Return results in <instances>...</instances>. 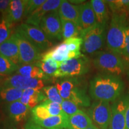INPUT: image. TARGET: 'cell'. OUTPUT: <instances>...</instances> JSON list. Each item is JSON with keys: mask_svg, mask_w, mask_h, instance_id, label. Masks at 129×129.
Segmentation results:
<instances>
[{"mask_svg": "<svg viewBox=\"0 0 129 129\" xmlns=\"http://www.w3.org/2000/svg\"><path fill=\"white\" fill-rule=\"evenodd\" d=\"M34 63L39 67L46 75L50 77L54 76L55 72L60 66V64L51 58H43Z\"/></svg>", "mask_w": 129, "mask_h": 129, "instance_id": "26", "label": "cell"}, {"mask_svg": "<svg viewBox=\"0 0 129 129\" xmlns=\"http://www.w3.org/2000/svg\"><path fill=\"white\" fill-rule=\"evenodd\" d=\"M13 34L19 47L20 65L34 63L41 60L42 53L38 48L20 32L15 30Z\"/></svg>", "mask_w": 129, "mask_h": 129, "instance_id": "9", "label": "cell"}, {"mask_svg": "<svg viewBox=\"0 0 129 129\" xmlns=\"http://www.w3.org/2000/svg\"><path fill=\"white\" fill-rule=\"evenodd\" d=\"M96 23V17L90 1L79 6V26L81 30L87 29Z\"/></svg>", "mask_w": 129, "mask_h": 129, "instance_id": "16", "label": "cell"}, {"mask_svg": "<svg viewBox=\"0 0 129 129\" xmlns=\"http://www.w3.org/2000/svg\"><path fill=\"white\" fill-rule=\"evenodd\" d=\"M86 129H100V128H98V127L96 126V125H95L94 124H93L90 125V127H88V128H87Z\"/></svg>", "mask_w": 129, "mask_h": 129, "instance_id": "42", "label": "cell"}, {"mask_svg": "<svg viewBox=\"0 0 129 129\" xmlns=\"http://www.w3.org/2000/svg\"><path fill=\"white\" fill-rule=\"evenodd\" d=\"M12 24L2 16L0 19V46L12 35Z\"/></svg>", "mask_w": 129, "mask_h": 129, "instance_id": "31", "label": "cell"}, {"mask_svg": "<svg viewBox=\"0 0 129 129\" xmlns=\"http://www.w3.org/2000/svg\"><path fill=\"white\" fill-rule=\"evenodd\" d=\"M43 91L47 99L53 102L62 104L63 99L61 97L58 91L57 88L55 85H48L43 88Z\"/></svg>", "mask_w": 129, "mask_h": 129, "instance_id": "30", "label": "cell"}, {"mask_svg": "<svg viewBox=\"0 0 129 129\" xmlns=\"http://www.w3.org/2000/svg\"><path fill=\"white\" fill-rule=\"evenodd\" d=\"M68 45L70 53H81L83 40L80 37H74L63 41Z\"/></svg>", "mask_w": 129, "mask_h": 129, "instance_id": "35", "label": "cell"}, {"mask_svg": "<svg viewBox=\"0 0 129 129\" xmlns=\"http://www.w3.org/2000/svg\"><path fill=\"white\" fill-rule=\"evenodd\" d=\"M16 30L23 35L41 51L50 49L53 45L51 40L39 26L23 23L17 26Z\"/></svg>", "mask_w": 129, "mask_h": 129, "instance_id": "7", "label": "cell"}, {"mask_svg": "<svg viewBox=\"0 0 129 129\" xmlns=\"http://www.w3.org/2000/svg\"><path fill=\"white\" fill-rule=\"evenodd\" d=\"M88 116L100 129H109L111 119V105L109 102L96 101L90 105Z\"/></svg>", "mask_w": 129, "mask_h": 129, "instance_id": "8", "label": "cell"}, {"mask_svg": "<svg viewBox=\"0 0 129 129\" xmlns=\"http://www.w3.org/2000/svg\"><path fill=\"white\" fill-rule=\"evenodd\" d=\"M16 74L29 78H37L47 81L50 80L51 77H48L44 72L38 67L34 63L30 64H21L19 66Z\"/></svg>", "mask_w": 129, "mask_h": 129, "instance_id": "22", "label": "cell"}, {"mask_svg": "<svg viewBox=\"0 0 129 129\" xmlns=\"http://www.w3.org/2000/svg\"><path fill=\"white\" fill-rule=\"evenodd\" d=\"M10 1V0H0V13L4 14L7 12Z\"/></svg>", "mask_w": 129, "mask_h": 129, "instance_id": "38", "label": "cell"}, {"mask_svg": "<svg viewBox=\"0 0 129 129\" xmlns=\"http://www.w3.org/2000/svg\"><path fill=\"white\" fill-rule=\"evenodd\" d=\"M124 83L119 76L99 74L90 82V96L94 101L114 102L122 96Z\"/></svg>", "mask_w": 129, "mask_h": 129, "instance_id": "1", "label": "cell"}, {"mask_svg": "<svg viewBox=\"0 0 129 129\" xmlns=\"http://www.w3.org/2000/svg\"><path fill=\"white\" fill-rule=\"evenodd\" d=\"M31 115L32 121L43 120L50 117V114L48 109L41 104L37 105L31 109Z\"/></svg>", "mask_w": 129, "mask_h": 129, "instance_id": "32", "label": "cell"}, {"mask_svg": "<svg viewBox=\"0 0 129 129\" xmlns=\"http://www.w3.org/2000/svg\"><path fill=\"white\" fill-rule=\"evenodd\" d=\"M41 105L48 109L51 116H57L64 114V112L62 110L61 105L57 104V103L53 102L47 99L43 102H42Z\"/></svg>", "mask_w": 129, "mask_h": 129, "instance_id": "33", "label": "cell"}, {"mask_svg": "<svg viewBox=\"0 0 129 129\" xmlns=\"http://www.w3.org/2000/svg\"><path fill=\"white\" fill-rule=\"evenodd\" d=\"M6 111L13 121L19 123L26 120L31 112V109L18 101L7 104Z\"/></svg>", "mask_w": 129, "mask_h": 129, "instance_id": "14", "label": "cell"}, {"mask_svg": "<svg viewBox=\"0 0 129 129\" xmlns=\"http://www.w3.org/2000/svg\"><path fill=\"white\" fill-rule=\"evenodd\" d=\"M45 2L46 0H26L23 17L27 18Z\"/></svg>", "mask_w": 129, "mask_h": 129, "instance_id": "34", "label": "cell"}, {"mask_svg": "<svg viewBox=\"0 0 129 129\" xmlns=\"http://www.w3.org/2000/svg\"><path fill=\"white\" fill-rule=\"evenodd\" d=\"M106 25L96 23L91 28L82 30L80 38L83 40L81 50L87 54H94L104 46L106 37Z\"/></svg>", "mask_w": 129, "mask_h": 129, "instance_id": "5", "label": "cell"}, {"mask_svg": "<svg viewBox=\"0 0 129 129\" xmlns=\"http://www.w3.org/2000/svg\"><path fill=\"white\" fill-rule=\"evenodd\" d=\"M25 4L26 0H12L7 12L3 16L12 25L19 22L24 16Z\"/></svg>", "mask_w": 129, "mask_h": 129, "instance_id": "17", "label": "cell"}, {"mask_svg": "<svg viewBox=\"0 0 129 129\" xmlns=\"http://www.w3.org/2000/svg\"><path fill=\"white\" fill-rule=\"evenodd\" d=\"M127 76H128V81H129V71H127Z\"/></svg>", "mask_w": 129, "mask_h": 129, "instance_id": "43", "label": "cell"}, {"mask_svg": "<svg viewBox=\"0 0 129 129\" xmlns=\"http://www.w3.org/2000/svg\"><path fill=\"white\" fill-rule=\"evenodd\" d=\"M62 20L72 21L79 26V6L72 4L68 1L63 0L57 10Z\"/></svg>", "mask_w": 129, "mask_h": 129, "instance_id": "20", "label": "cell"}, {"mask_svg": "<svg viewBox=\"0 0 129 129\" xmlns=\"http://www.w3.org/2000/svg\"><path fill=\"white\" fill-rule=\"evenodd\" d=\"M55 86L63 100L71 101L78 106L88 107L90 98L87 93V84L81 77L60 78L55 81Z\"/></svg>", "mask_w": 129, "mask_h": 129, "instance_id": "2", "label": "cell"}, {"mask_svg": "<svg viewBox=\"0 0 129 129\" xmlns=\"http://www.w3.org/2000/svg\"><path fill=\"white\" fill-rule=\"evenodd\" d=\"M69 53L68 45L63 41L57 46L51 47L44 53H42L41 59L51 58L61 64L62 62L69 59Z\"/></svg>", "mask_w": 129, "mask_h": 129, "instance_id": "18", "label": "cell"}, {"mask_svg": "<svg viewBox=\"0 0 129 129\" xmlns=\"http://www.w3.org/2000/svg\"><path fill=\"white\" fill-rule=\"evenodd\" d=\"M23 91L7 87H0V104H7L18 101L22 98Z\"/></svg>", "mask_w": 129, "mask_h": 129, "instance_id": "25", "label": "cell"}, {"mask_svg": "<svg viewBox=\"0 0 129 129\" xmlns=\"http://www.w3.org/2000/svg\"><path fill=\"white\" fill-rule=\"evenodd\" d=\"M124 56L129 59V26H127L125 30V48Z\"/></svg>", "mask_w": 129, "mask_h": 129, "instance_id": "37", "label": "cell"}, {"mask_svg": "<svg viewBox=\"0 0 129 129\" xmlns=\"http://www.w3.org/2000/svg\"><path fill=\"white\" fill-rule=\"evenodd\" d=\"M18 66L9 59L0 54V75L6 77L16 72Z\"/></svg>", "mask_w": 129, "mask_h": 129, "instance_id": "29", "label": "cell"}, {"mask_svg": "<svg viewBox=\"0 0 129 129\" xmlns=\"http://www.w3.org/2000/svg\"><path fill=\"white\" fill-rule=\"evenodd\" d=\"M62 1V0H46L44 4L40 6L26 19L25 23L40 26L41 21L44 16L48 13L57 10Z\"/></svg>", "mask_w": 129, "mask_h": 129, "instance_id": "13", "label": "cell"}, {"mask_svg": "<svg viewBox=\"0 0 129 129\" xmlns=\"http://www.w3.org/2000/svg\"><path fill=\"white\" fill-rule=\"evenodd\" d=\"M128 17L123 14L112 13L106 33L108 48L112 52L124 56L125 30L128 26Z\"/></svg>", "mask_w": 129, "mask_h": 129, "instance_id": "3", "label": "cell"}, {"mask_svg": "<svg viewBox=\"0 0 129 129\" xmlns=\"http://www.w3.org/2000/svg\"><path fill=\"white\" fill-rule=\"evenodd\" d=\"M89 70V60L87 57L83 54V56L79 58L69 59L62 62L53 77H78L87 74Z\"/></svg>", "mask_w": 129, "mask_h": 129, "instance_id": "6", "label": "cell"}, {"mask_svg": "<svg viewBox=\"0 0 129 129\" xmlns=\"http://www.w3.org/2000/svg\"><path fill=\"white\" fill-rule=\"evenodd\" d=\"M112 13L129 16V0L105 1Z\"/></svg>", "mask_w": 129, "mask_h": 129, "instance_id": "28", "label": "cell"}, {"mask_svg": "<svg viewBox=\"0 0 129 129\" xmlns=\"http://www.w3.org/2000/svg\"><path fill=\"white\" fill-rule=\"evenodd\" d=\"M129 94L121 96L111 105V119L109 129H125V112Z\"/></svg>", "mask_w": 129, "mask_h": 129, "instance_id": "11", "label": "cell"}, {"mask_svg": "<svg viewBox=\"0 0 129 129\" xmlns=\"http://www.w3.org/2000/svg\"><path fill=\"white\" fill-rule=\"evenodd\" d=\"M125 129H129V103L125 112Z\"/></svg>", "mask_w": 129, "mask_h": 129, "instance_id": "40", "label": "cell"}, {"mask_svg": "<svg viewBox=\"0 0 129 129\" xmlns=\"http://www.w3.org/2000/svg\"><path fill=\"white\" fill-rule=\"evenodd\" d=\"M23 129H46L43 127H42L40 125L36 124L34 122H33L32 121H30L28 122H27L26 124L25 125Z\"/></svg>", "mask_w": 129, "mask_h": 129, "instance_id": "39", "label": "cell"}, {"mask_svg": "<svg viewBox=\"0 0 129 129\" xmlns=\"http://www.w3.org/2000/svg\"><path fill=\"white\" fill-rule=\"evenodd\" d=\"M44 85L45 82L43 80L27 78L19 74H15L5 79L1 86L15 88L23 91L28 88L41 90L44 87Z\"/></svg>", "mask_w": 129, "mask_h": 129, "instance_id": "12", "label": "cell"}, {"mask_svg": "<svg viewBox=\"0 0 129 129\" xmlns=\"http://www.w3.org/2000/svg\"><path fill=\"white\" fill-rule=\"evenodd\" d=\"M68 116L64 113L60 115L50 116L47 118L43 120L32 121L43 128L48 129L64 128H67Z\"/></svg>", "mask_w": 129, "mask_h": 129, "instance_id": "23", "label": "cell"}, {"mask_svg": "<svg viewBox=\"0 0 129 129\" xmlns=\"http://www.w3.org/2000/svg\"><path fill=\"white\" fill-rule=\"evenodd\" d=\"M0 54L4 56L16 65H20L19 47L13 34L0 46Z\"/></svg>", "mask_w": 129, "mask_h": 129, "instance_id": "15", "label": "cell"}, {"mask_svg": "<svg viewBox=\"0 0 129 129\" xmlns=\"http://www.w3.org/2000/svg\"><path fill=\"white\" fill-rule=\"evenodd\" d=\"M93 124L87 114L80 110L74 115L68 116L66 129H86Z\"/></svg>", "mask_w": 129, "mask_h": 129, "instance_id": "19", "label": "cell"}, {"mask_svg": "<svg viewBox=\"0 0 129 129\" xmlns=\"http://www.w3.org/2000/svg\"><path fill=\"white\" fill-rule=\"evenodd\" d=\"M62 110L68 116H71L76 114L81 109H79V106L72 102L71 101L63 100V102L61 104Z\"/></svg>", "mask_w": 129, "mask_h": 129, "instance_id": "36", "label": "cell"}, {"mask_svg": "<svg viewBox=\"0 0 129 129\" xmlns=\"http://www.w3.org/2000/svg\"><path fill=\"white\" fill-rule=\"evenodd\" d=\"M93 64L104 74L120 76L128 69V64L122 56L109 51H99L94 54Z\"/></svg>", "mask_w": 129, "mask_h": 129, "instance_id": "4", "label": "cell"}, {"mask_svg": "<svg viewBox=\"0 0 129 129\" xmlns=\"http://www.w3.org/2000/svg\"><path fill=\"white\" fill-rule=\"evenodd\" d=\"M6 77H4V76H2V75H0V87L1 86V85H3V82L4 81L5 79H6Z\"/></svg>", "mask_w": 129, "mask_h": 129, "instance_id": "41", "label": "cell"}, {"mask_svg": "<svg viewBox=\"0 0 129 129\" xmlns=\"http://www.w3.org/2000/svg\"><path fill=\"white\" fill-rule=\"evenodd\" d=\"M62 26V38L63 41L69 38L78 37L80 35L81 29L75 22L61 19Z\"/></svg>", "mask_w": 129, "mask_h": 129, "instance_id": "27", "label": "cell"}, {"mask_svg": "<svg viewBox=\"0 0 129 129\" xmlns=\"http://www.w3.org/2000/svg\"><path fill=\"white\" fill-rule=\"evenodd\" d=\"M90 3L96 16L97 23L103 25H107L109 16L106 1L103 0H91Z\"/></svg>", "mask_w": 129, "mask_h": 129, "instance_id": "24", "label": "cell"}, {"mask_svg": "<svg viewBox=\"0 0 129 129\" xmlns=\"http://www.w3.org/2000/svg\"><path fill=\"white\" fill-rule=\"evenodd\" d=\"M7 129H17L15 128V127H11V128H7Z\"/></svg>", "mask_w": 129, "mask_h": 129, "instance_id": "44", "label": "cell"}, {"mask_svg": "<svg viewBox=\"0 0 129 129\" xmlns=\"http://www.w3.org/2000/svg\"><path fill=\"white\" fill-rule=\"evenodd\" d=\"M53 129H61V128H53Z\"/></svg>", "mask_w": 129, "mask_h": 129, "instance_id": "45", "label": "cell"}, {"mask_svg": "<svg viewBox=\"0 0 129 129\" xmlns=\"http://www.w3.org/2000/svg\"><path fill=\"white\" fill-rule=\"evenodd\" d=\"M46 100H47L46 97L41 90L28 88L23 90V94L19 101L28 106L30 109H32L37 106L38 104H41Z\"/></svg>", "mask_w": 129, "mask_h": 129, "instance_id": "21", "label": "cell"}, {"mask_svg": "<svg viewBox=\"0 0 129 129\" xmlns=\"http://www.w3.org/2000/svg\"><path fill=\"white\" fill-rule=\"evenodd\" d=\"M39 27L51 40L62 39V22L57 10L48 13L44 16Z\"/></svg>", "mask_w": 129, "mask_h": 129, "instance_id": "10", "label": "cell"}]
</instances>
